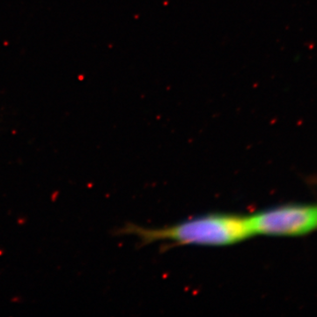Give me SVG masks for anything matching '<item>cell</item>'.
Wrapping results in <instances>:
<instances>
[{
    "instance_id": "cell-2",
    "label": "cell",
    "mask_w": 317,
    "mask_h": 317,
    "mask_svg": "<svg viewBox=\"0 0 317 317\" xmlns=\"http://www.w3.org/2000/svg\"><path fill=\"white\" fill-rule=\"evenodd\" d=\"M253 235L299 236L316 231L317 204H289L249 217Z\"/></svg>"
},
{
    "instance_id": "cell-1",
    "label": "cell",
    "mask_w": 317,
    "mask_h": 317,
    "mask_svg": "<svg viewBox=\"0 0 317 317\" xmlns=\"http://www.w3.org/2000/svg\"><path fill=\"white\" fill-rule=\"evenodd\" d=\"M125 232L144 243L163 241L183 246H229L253 236L249 217L232 214L206 215L162 228L129 225Z\"/></svg>"
}]
</instances>
